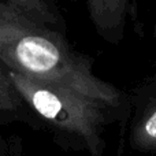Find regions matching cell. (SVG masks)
Returning a JSON list of instances; mask_svg holds the SVG:
<instances>
[{
  "instance_id": "obj_1",
  "label": "cell",
  "mask_w": 156,
  "mask_h": 156,
  "mask_svg": "<svg viewBox=\"0 0 156 156\" xmlns=\"http://www.w3.org/2000/svg\"><path fill=\"white\" fill-rule=\"evenodd\" d=\"M0 62L8 71L97 100L129 121V92L99 78L93 59L74 51L52 3L0 0Z\"/></svg>"
},
{
  "instance_id": "obj_2",
  "label": "cell",
  "mask_w": 156,
  "mask_h": 156,
  "mask_svg": "<svg viewBox=\"0 0 156 156\" xmlns=\"http://www.w3.org/2000/svg\"><path fill=\"white\" fill-rule=\"evenodd\" d=\"M15 90L38 116L58 132L71 137L73 147L89 156H105V132L118 123L121 130L127 119L103 103L58 85L40 82L10 71Z\"/></svg>"
},
{
  "instance_id": "obj_3",
  "label": "cell",
  "mask_w": 156,
  "mask_h": 156,
  "mask_svg": "<svg viewBox=\"0 0 156 156\" xmlns=\"http://www.w3.org/2000/svg\"><path fill=\"white\" fill-rule=\"evenodd\" d=\"M129 94V145L140 154H156V73L144 78Z\"/></svg>"
},
{
  "instance_id": "obj_4",
  "label": "cell",
  "mask_w": 156,
  "mask_h": 156,
  "mask_svg": "<svg viewBox=\"0 0 156 156\" xmlns=\"http://www.w3.org/2000/svg\"><path fill=\"white\" fill-rule=\"evenodd\" d=\"M136 3L132 0H89V18L97 34L108 44L119 45L125 38L127 19L134 15Z\"/></svg>"
},
{
  "instance_id": "obj_5",
  "label": "cell",
  "mask_w": 156,
  "mask_h": 156,
  "mask_svg": "<svg viewBox=\"0 0 156 156\" xmlns=\"http://www.w3.org/2000/svg\"><path fill=\"white\" fill-rule=\"evenodd\" d=\"M23 100L15 90L10 78V71L0 62V112H10L21 108Z\"/></svg>"
},
{
  "instance_id": "obj_6",
  "label": "cell",
  "mask_w": 156,
  "mask_h": 156,
  "mask_svg": "<svg viewBox=\"0 0 156 156\" xmlns=\"http://www.w3.org/2000/svg\"><path fill=\"white\" fill-rule=\"evenodd\" d=\"M155 36H156V18H155Z\"/></svg>"
}]
</instances>
